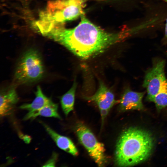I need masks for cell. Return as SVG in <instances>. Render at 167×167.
Listing matches in <instances>:
<instances>
[{
	"mask_svg": "<svg viewBox=\"0 0 167 167\" xmlns=\"http://www.w3.org/2000/svg\"><path fill=\"white\" fill-rule=\"evenodd\" d=\"M75 27L66 29L58 26L46 36L64 46L74 54L86 59L104 52L135 32L134 28L118 33L108 32L92 23L83 15Z\"/></svg>",
	"mask_w": 167,
	"mask_h": 167,
	"instance_id": "cell-1",
	"label": "cell"
},
{
	"mask_svg": "<svg viewBox=\"0 0 167 167\" xmlns=\"http://www.w3.org/2000/svg\"><path fill=\"white\" fill-rule=\"evenodd\" d=\"M154 145L153 138L148 131L136 127L128 128L117 141L115 164L118 166L127 167L143 162L150 156Z\"/></svg>",
	"mask_w": 167,
	"mask_h": 167,
	"instance_id": "cell-2",
	"label": "cell"
},
{
	"mask_svg": "<svg viewBox=\"0 0 167 167\" xmlns=\"http://www.w3.org/2000/svg\"><path fill=\"white\" fill-rule=\"evenodd\" d=\"M83 0H52L48 2L41 11L35 26L40 32L46 36L55 28L82 15Z\"/></svg>",
	"mask_w": 167,
	"mask_h": 167,
	"instance_id": "cell-3",
	"label": "cell"
},
{
	"mask_svg": "<svg viewBox=\"0 0 167 167\" xmlns=\"http://www.w3.org/2000/svg\"><path fill=\"white\" fill-rule=\"evenodd\" d=\"M44 72L41 57L34 49L26 52L21 58L15 70V78L18 82L26 84L38 80Z\"/></svg>",
	"mask_w": 167,
	"mask_h": 167,
	"instance_id": "cell-4",
	"label": "cell"
},
{
	"mask_svg": "<svg viewBox=\"0 0 167 167\" xmlns=\"http://www.w3.org/2000/svg\"><path fill=\"white\" fill-rule=\"evenodd\" d=\"M79 140L97 165L104 166L107 162L104 144L99 142L93 133L83 123L79 122L75 127Z\"/></svg>",
	"mask_w": 167,
	"mask_h": 167,
	"instance_id": "cell-5",
	"label": "cell"
},
{
	"mask_svg": "<svg viewBox=\"0 0 167 167\" xmlns=\"http://www.w3.org/2000/svg\"><path fill=\"white\" fill-rule=\"evenodd\" d=\"M165 64L163 60H156L146 74L143 85L146 89V99L148 101L152 102L155 96L167 86Z\"/></svg>",
	"mask_w": 167,
	"mask_h": 167,
	"instance_id": "cell-6",
	"label": "cell"
},
{
	"mask_svg": "<svg viewBox=\"0 0 167 167\" xmlns=\"http://www.w3.org/2000/svg\"><path fill=\"white\" fill-rule=\"evenodd\" d=\"M84 98L97 105L101 114L102 123L113 105L118 102L115 100L111 90L101 81L99 82V87L96 92L92 96H84Z\"/></svg>",
	"mask_w": 167,
	"mask_h": 167,
	"instance_id": "cell-7",
	"label": "cell"
},
{
	"mask_svg": "<svg viewBox=\"0 0 167 167\" xmlns=\"http://www.w3.org/2000/svg\"><path fill=\"white\" fill-rule=\"evenodd\" d=\"M144 94V92H136L129 88H126L118 101L120 110L123 112L144 110L142 99Z\"/></svg>",
	"mask_w": 167,
	"mask_h": 167,
	"instance_id": "cell-8",
	"label": "cell"
},
{
	"mask_svg": "<svg viewBox=\"0 0 167 167\" xmlns=\"http://www.w3.org/2000/svg\"><path fill=\"white\" fill-rule=\"evenodd\" d=\"M41 123L59 148L74 156L78 155V150L70 139L58 134L45 123Z\"/></svg>",
	"mask_w": 167,
	"mask_h": 167,
	"instance_id": "cell-9",
	"label": "cell"
},
{
	"mask_svg": "<svg viewBox=\"0 0 167 167\" xmlns=\"http://www.w3.org/2000/svg\"><path fill=\"white\" fill-rule=\"evenodd\" d=\"M19 100L16 91L11 88L0 94V115L4 117L8 114Z\"/></svg>",
	"mask_w": 167,
	"mask_h": 167,
	"instance_id": "cell-10",
	"label": "cell"
},
{
	"mask_svg": "<svg viewBox=\"0 0 167 167\" xmlns=\"http://www.w3.org/2000/svg\"><path fill=\"white\" fill-rule=\"evenodd\" d=\"M36 97L30 103L25 104L21 105L20 108L27 110V114H32L48 105L52 101L43 93L40 86H38L35 92Z\"/></svg>",
	"mask_w": 167,
	"mask_h": 167,
	"instance_id": "cell-11",
	"label": "cell"
},
{
	"mask_svg": "<svg viewBox=\"0 0 167 167\" xmlns=\"http://www.w3.org/2000/svg\"><path fill=\"white\" fill-rule=\"evenodd\" d=\"M77 86V83L75 79L71 88L61 98L60 102L62 108L66 116L74 109Z\"/></svg>",
	"mask_w": 167,
	"mask_h": 167,
	"instance_id": "cell-12",
	"label": "cell"
},
{
	"mask_svg": "<svg viewBox=\"0 0 167 167\" xmlns=\"http://www.w3.org/2000/svg\"><path fill=\"white\" fill-rule=\"evenodd\" d=\"M58 105L52 102L38 111L30 114H26L24 118V120L34 118L38 116L46 117H54L61 119L58 112Z\"/></svg>",
	"mask_w": 167,
	"mask_h": 167,
	"instance_id": "cell-13",
	"label": "cell"
},
{
	"mask_svg": "<svg viewBox=\"0 0 167 167\" xmlns=\"http://www.w3.org/2000/svg\"><path fill=\"white\" fill-rule=\"evenodd\" d=\"M152 102L155 103L158 111L167 107V86L155 96Z\"/></svg>",
	"mask_w": 167,
	"mask_h": 167,
	"instance_id": "cell-14",
	"label": "cell"
},
{
	"mask_svg": "<svg viewBox=\"0 0 167 167\" xmlns=\"http://www.w3.org/2000/svg\"><path fill=\"white\" fill-rule=\"evenodd\" d=\"M56 155L54 154V156L52 157L49 160L45 165L43 166H55L54 165L55 164L56 162V156H55Z\"/></svg>",
	"mask_w": 167,
	"mask_h": 167,
	"instance_id": "cell-15",
	"label": "cell"
},
{
	"mask_svg": "<svg viewBox=\"0 0 167 167\" xmlns=\"http://www.w3.org/2000/svg\"><path fill=\"white\" fill-rule=\"evenodd\" d=\"M167 5V0H162ZM164 40L167 42V17L166 18L165 27Z\"/></svg>",
	"mask_w": 167,
	"mask_h": 167,
	"instance_id": "cell-16",
	"label": "cell"
},
{
	"mask_svg": "<svg viewBox=\"0 0 167 167\" xmlns=\"http://www.w3.org/2000/svg\"></svg>",
	"mask_w": 167,
	"mask_h": 167,
	"instance_id": "cell-17",
	"label": "cell"
}]
</instances>
